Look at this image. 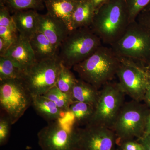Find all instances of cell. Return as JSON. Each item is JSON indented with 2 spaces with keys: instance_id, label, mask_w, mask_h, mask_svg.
<instances>
[{
  "instance_id": "1",
  "label": "cell",
  "mask_w": 150,
  "mask_h": 150,
  "mask_svg": "<svg viewBox=\"0 0 150 150\" xmlns=\"http://www.w3.org/2000/svg\"><path fill=\"white\" fill-rule=\"evenodd\" d=\"M125 0H110L96 12L91 27L103 44L110 46L124 34L130 24Z\"/></svg>"
},
{
  "instance_id": "2",
  "label": "cell",
  "mask_w": 150,
  "mask_h": 150,
  "mask_svg": "<svg viewBox=\"0 0 150 150\" xmlns=\"http://www.w3.org/2000/svg\"><path fill=\"white\" fill-rule=\"evenodd\" d=\"M121 62L110 46L102 45L88 58L73 68L80 79L100 90L116 76Z\"/></svg>"
},
{
  "instance_id": "3",
  "label": "cell",
  "mask_w": 150,
  "mask_h": 150,
  "mask_svg": "<svg viewBox=\"0 0 150 150\" xmlns=\"http://www.w3.org/2000/svg\"><path fill=\"white\" fill-rule=\"evenodd\" d=\"M110 46L120 59L144 68L150 58V29L135 21L130 23L123 36Z\"/></svg>"
},
{
  "instance_id": "4",
  "label": "cell",
  "mask_w": 150,
  "mask_h": 150,
  "mask_svg": "<svg viewBox=\"0 0 150 150\" xmlns=\"http://www.w3.org/2000/svg\"><path fill=\"white\" fill-rule=\"evenodd\" d=\"M103 45L91 27L70 31L60 46L59 56L63 64L71 69L88 58Z\"/></svg>"
},
{
  "instance_id": "5",
  "label": "cell",
  "mask_w": 150,
  "mask_h": 150,
  "mask_svg": "<svg viewBox=\"0 0 150 150\" xmlns=\"http://www.w3.org/2000/svg\"><path fill=\"white\" fill-rule=\"evenodd\" d=\"M150 108L142 102L132 100L123 104L112 129L117 137V144L136 140L144 135Z\"/></svg>"
},
{
  "instance_id": "6",
  "label": "cell",
  "mask_w": 150,
  "mask_h": 150,
  "mask_svg": "<svg viewBox=\"0 0 150 150\" xmlns=\"http://www.w3.org/2000/svg\"><path fill=\"white\" fill-rule=\"evenodd\" d=\"M31 103L32 94L23 79L0 81V105L12 125L19 120Z\"/></svg>"
},
{
  "instance_id": "7",
  "label": "cell",
  "mask_w": 150,
  "mask_h": 150,
  "mask_svg": "<svg viewBox=\"0 0 150 150\" xmlns=\"http://www.w3.org/2000/svg\"><path fill=\"white\" fill-rule=\"evenodd\" d=\"M125 95L117 83L111 81L103 86L100 89L93 116L89 124L112 129L125 103Z\"/></svg>"
},
{
  "instance_id": "8",
  "label": "cell",
  "mask_w": 150,
  "mask_h": 150,
  "mask_svg": "<svg viewBox=\"0 0 150 150\" xmlns=\"http://www.w3.org/2000/svg\"><path fill=\"white\" fill-rule=\"evenodd\" d=\"M62 64L57 55L37 61L26 71L23 79L32 95H43L56 85Z\"/></svg>"
},
{
  "instance_id": "9",
  "label": "cell",
  "mask_w": 150,
  "mask_h": 150,
  "mask_svg": "<svg viewBox=\"0 0 150 150\" xmlns=\"http://www.w3.org/2000/svg\"><path fill=\"white\" fill-rule=\"evenodd\" d=\"M116 76L119 81L117 83L125 95L133 100L143 101L149 86V75L144 67L134 62L121 59Z\"/></svg>"
},
{
  "instance_id": "10",
  "label": "cell",
  "mask_w": 150,
  "mask_h": 150,
  "mask_svg": "<svg viewBox=\"0 0 150 150\" xmlns=\"http://www.w3.org/2000/svg\"><path fill=\"white\" fill-rule=\"evenodd\" d=\"M37 136L41 150H78V128H66L60 120L48 123Z\"/></svg>"
},
{
  "instance_id": "11",
  "label": "cell",
  "mask_w": 150,
  "mask_h": 150,
  "mask_svg": "<svg viewBox=\"0 0 150 150\" xmlns=\"http://www.w3.org/2000/svg\"><path fill=\"white\" fill-rule=\"evenodd\" d=\"M78 150H116L117 137L112 129L88 124L78 128Z\"/></svg>"
},
{
  "instance_id": "12",
  "label": "cell",
  "mask_w": 150,
  "mask_h": 150,
  "mask_svg": "<svg viewBox=\"0 0 150 150\" xmlns=\"http://www.w3.org/2000/svg\"><path fill=\"white\" fill-rule=\"evenodd\" d=\"M3 56L12 60L25 73L37 62L29 39L19 34Z\"/></svg>"
},
{
  "instance_id": "13",
  "label": "cell",
  "mask_w": 150,
  "mask_h": 150,
  "mask_svg": "<svg viewBox=\"0 0 150 150\" xmlns=\"http://www.w3.org/2000/svg\"><path fill=\"white\" fill-rule=\"evenodd\" d=\"M38 31L47 38L57 51L70 32L63 23L50 14L39 16Z\"/></svg>"
},
{
  "instance_id": "14",
  "label": "cell",
  "mask_w": 150,
  "mask_h": 150,
  "mask_svg": "<svg viewBox=\"0 0 150 150\" xmlns=\"http://www.w3.org/2000/svg\"><path fill=\"white\" fill-rule=\"evenodd\" d=\"M31 105L37 114L48 123L60 120L66 113L43 95H32Z\"/></svg>"
},
{
  "instance_id": "15",
  "label": "cell",
  "mask_w": 150,
  "mask_h": 150,
  "mask_svg": "<svg viewBox=\"0 0 150 150\" xmlns=\"http://www.w3.org/2000/svg\"><path fill=\"white\" fill-rule=\"evenodd\" d=\"M12 16L20 35L30 40L37 32L39 16L35 13L20 11Z\"/></svg>"
},
{
  "instance_id": "16",
  "label": "cell",
  "mask_w": 150,
  "mask_h": 150,
  "mask_svg": "<svg viewBox=\"0 0 150 150\" xmlns=\"http://www.w3.org/2000/svg\"><path fill=\"white\" fill-rule=\"evenodd\" d=\"M91 1H82L77 4L72 16L73 30L91 26L95 12Z\"/></svg>"
},
{
  "instance_id": "17",
  "label": "cell",
  "mask_w": 150,
  "mask_h": 150,
  "mask_svg": "<svg viewBox=\"0 0 150 150\" xmlns=\"http://www.w3.org/2000/svg\"><path fill=\"white\" fill-rule=\"evenodd\" d=\"M77 4L71 0H53L49 4L50 15L62 21L70 31H72V16Z\"/></svg>"
},
{
  "instance_id": "18",
  "label": "cell",
  "mask_w": 150,
  "mask_h": 150,
  "mask_svg": "<svg viewBox=\"0 0 150 150\" xmlns=\"http://www.w3.org/2000/svg\"><path fill=\"white\" fill-rule=\"evenodd\" d=\"M74 101L86 103L95 106L100 94V90L84 81L78 79L71 92Z\"/></svg>"
},
{
  "instance_id": "19",
  "label": "cell",
  "mask_w": 150,
  "mask_h": 150,
  "mask_svg": "<svg viewBox=\"0 0 150 150\" xmlns=\"http://www.w3.org/2000/svg\"><path fill=\"white\" fill-rule=\"evenodd\" d=\"M29 41L37 61L50 59L58 55V51L47 38L39 31H38Z\"/></svg>"
},
{
  "instance_id": "20",
  "label": "cell",
  "mask_w": 150,
  "mask_h": 150,
  "mask_svg": "<svg viewBox=\"0 0 150 150\" xmlns=\"http://www.w3.org/2000/svg\"><path fill=\"white\" fill-rule=\"evenodd\" d=\"M94 106L86 103L74 101L69 112L72 115L75 123L78 125L86 126L91 121L94 112Z\"/></svg>"
},
{
  "instance_id": "21",
  "label": "cell",
  "mask_w": 150,
  "mask_h": 150,
  "mask_svg": "<svg viewBox=\"0 0 150 150\" xmlns=\"http://www.w3.org/2000/svg\"><path fill=\"white\" fill-rule=\"evenodd\" d=\"M25 74V72L12 60L0 56V81L23 79Z\"/></svg>"
},
{
  "instance_id": "22",
  "label": "cell",
  "mask_w": 150,
  "mask_h": 150,
  "mask_svg": "<svg viewBox=\"0 0 150 150\" xmlns=\"http://www.w3.org/2000/svg\"><path fill=\"white\" fill-rule=\"evenodd\" d=\"M43 96L54 102L66 113L69 112L70 106L74 102L71 93L62 91L56 85L50 89Z\"/></svg>"
},
{
  "instance_id": "23",
  "label": "cell",
  "mask_w": 150,
  "mask_h": 150,
  "mask_svg": "<svg viewBox=\"0 0 150 150\" xmlns=\"http://www.w3.org/2000/svg\"><path fill=\"white\" fill-rule=\"evenodd\" d=\"M77 80L78 79L76 78L70 69L62 63L61 71L56 84L57 87L62 91L71 93Z\"/></svg>"
},
{
  "instance_id": "24",
  "label": "cell",
  "mask_w": 150,
  "mask_h": 150,
  "mask_svg": "<svg viewBox=\"0 0 150 150\" xmlns=\"http://www.w3.org/2000/svg\"><path fill=\"white\" fill-rule=\"evenodd\" d=\"M130 23L135 21L139 14L150 3V0H127Z\"/></svg>"
},
{
  "instance_id": "25",
  "label": "cell",
  "mask_w": 150,
  "mask_h": 150,
  "mask_svg": "<svg viewBox=\"0 0 150 150\" xmlns=\"http://www.w3.org/2000/svg\"><path fill=\"white\" fill-rule=\"evenodd\" d=\"M11 122L8 115H1L0 118V145L3 146L7 143L10 133Z\"/></svg>"
},
{
  "instance_id": "26",
  "label": "cell",
  "mask_w": 150,
  "mask_h": 150,
  "mask_svg": "<svg viewBox=\"0 0 150 150\" xmlns=\"http://www.w3.org/2000/svg\"><path fill=\"white\" fill-rule=\"evenodd\" d=\"M11 7L18 11L32 8L36 6L37 0H7Z\"/></svg>"
},
{
  "instance_id": "27",
  "label": "cell",
  "mask_w": 150,
  "mask_h": 150,
  "mask_svg": "<svg viewBox=\"0 0 150 150\" xmlns=\"http://www.w3.org/2000/svg\"><path fill=\"white\" fill-rule=\"evenodd\" d=\"M18 35L17 30L5 26H0V38L9 45L16 40Z\"/></svg>"
},
{
  "instance_id": "28",
  "label": "cell",
  "mask_w": 150,
  "mask_h": 150,
  "mask_svg": "<svg viewBox=\"0 0 150 150\" xmlns=\"http://www.w3.org/2000/svg\"><path fill=\"white\" fill-rule=\"evenodd\" d=\"M0 26H5L17 30L12 16H11L5 9L3 8L1 11Z\"/></svg>"
},
{
  "instance_id": "29",
  "label": "cell",
  "mask_w": 150,
  "mask_h": 150,
  "mask_svg": "<svg viewBox=\"0 0 150 150\" xmlns=\"http://www.w3.org/2000/svg\"><path fill=\"white\" fill-rule=\"evenodd\" d=\"M118 146L119 149L122 150H144L143 145L135 139L125 141Z\"/></svg>"
},
{
  "instance_id": "30",
  "label": "cell",
  "mask_w": 150,
  "mask_h": 150,
  "mask_svg": "<svg viewBox=\"0 0 150 150\" xmlns=\"http://www.w3.org/2000/svg\"><path fill=\"white\" fill-rule=\"evenodd\" d=\"M135 21L150 29V11H142L138 15Z\"/></svg>"
},
{
  "instance_id": "31",
  "label": "cell",
  "mask_w": 150,
  "mask_h": 150,
  "mask_svg": "<svg viewBox=\"0 0 150 150\" xmlns=\"http://www.w3.org/2000/svg\"><path fill=\"white\" fill-rule=\"evenodd\" d=\"M137 140L143 145L144 150H150V134L144 135Z\"/></svg>"
},
{
  "instance_id": "32",
  "label": "cell",
  "mask_w": 150,
  "mask_h": 150,
  "mask_svg": "<svg viewBox=\"0 0 150 150\" xmlns=\"http://www.w3.org/2000/svg\"><path fill=\"white\" fill-rule=\"evenodd\" d=\"M10 46L4 39L0 38V56L4 55Z\"/></svg>"
},
{
  "instance_id": "33",
  "label": "cell",
  "mask_w": 150,
  "mask_h": 150,
  "mask_svg": "<svg viewBox=\"0 0 150 150\" xmlns=\"http://www.w3.org/2000/svg\"><path fill=\"white\" fill-rule=\"evenodd\" d=\"M143 101L149 108H150V85L148 87L145 93Z\"/></svg>"
},
{
  "instance_id": "34",
  "label": "cell",
  "mask_w": 150,
  "mask_h": 150,
  "mask_svg": "<svg viewBox=\"0 0 150 150\" xmlns=\"http://www.w3.org/2000/svg\"><path fill=\"white\" fill-rule=\"evenodd\" d=\"M149 134H150V111L147 118L144 136Z\"/></svg>"
},
{
  "instance_id": "35",
  "label": "cell",
  "mask_w": 150,
  "mask_h": 150,
  "mask_svg": "<svg viewBox=\"0 0 150 150\" xmlns=\"http://www.w3.org/2000/svg\"><path fill=\"white\" fill-rule=\"evenodd\" d=\"M90 1H91L95 9L97 7H98L100 5L102 4L105 0H90Z\"/></svg>"
},
{
  "instance_id": "36",
  "label": "cell",
  "mask_w": 150,
  "mask_h": 150,
  "mask_svg": "<svg viewBox=\"0 0 150 150\" xmlns=\"http://www.w3.org/2000/svg\"><path fill=\"white\" fill-rule=\"evenodd\" d=\"M144 69L148 74L150 75V58L149 61H148L147 64L145 66Z\"/></svg>"
},
{
  "instance_id": "37",
  "label": "cell",
  "mask_w": 150,
  "mask_h": 150,
  "mask_svg": "<svg viewBox=\"0 0 150 150\" xmlns=\"http://www.w3.org/2000/svg\"><path fill=\"white\" fill-rule=\"evenodd\" d=\"M142 11H150V3Z\"/></svg>"
},
{
  "instance_id": "38",
  "label": "cell",
  "mask_w": 150,
  "mask_h": 150,
  "mask_svg": "<svg viewBox=\"0 0 150 150\" xmlns=\"http://www.w3.org/2000/svg\"><path fill=\"white\" fill-rule=\"evenodd\" d=\"M149 75V74H148ZM149 85H150V75H149Z\"/></svg>"
},
{
  "instance_id": "39",
  "label": "cell",
  "mask_w": 150,
  "mask_h": 150,
  "mask_svg": "<svg viewBox=\"0 0 150 150\" xmlns=\"http://www.w3.org/2000/svg\"><path fill=\"white\" fill-rule=\"evenodd\" d=\"M117 150H121V149H119Z\"/></svg>"
}]
</instances>
